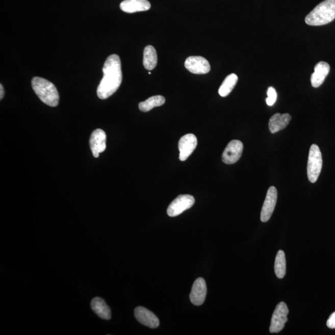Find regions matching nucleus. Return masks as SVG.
Returning a JSON list of instances; mask_svg holds the SVG:
<instances>
[{
  "label": "nucleus",
  "instance_id": "obj_17",
  "mask_svg": "<svg viewBox=\"0 0 335 335\" xmlns=\"http://www.w3.org/2000/svg\"><path fill=\"white\" fill-rule=\"evenodd\" d=\"M91 307L97 316L104 320H110L111 312L105 300L100 297H94L91 300Z\"/></svg>",
  "mask_w": 335,
  "mask_h": 335
},
{
  "label": "nucleus",
  "instance_id": "obj_10",
  "mask_svg": "<svg viewBox=\"0 0 335 335\" xmlns=\"http://www.w3.org/2000/svg\"><path fill=\"white\" fill-rule=\"evenodd\" d=\"M197 145L196 137L193 134H188L180 139L178 144L179 160L182 162L188 159L193 153Z\"/></svg>",
  "mask_w": 335,
  "mask_h": 335
},
{
  "label": "nucleus",
  "instance_id": "obj_5",
  "mask_svg": "<svg viewBox=\"0 0 335 335\" xmlns=\"http://www.w3.org/2000/svg\"><path fill=\"white\" fill-rule=\"evenodd\" d=\"M289 309L285 302L278 303L272 316L270 331L271 333H279L285 327L288 322Z\"/></svg>",
  "mask_w": 335,
  "mask_h": 335
},
{
  "label": "nucleus",
  "instance_id": "obj_2",
  "mask_svg": "<svg viewBox=\"0 0 335 335\" xmlns=\"http://www.w3.org/2000/svg\"><path fill=\"white\" fill-rule=\"evenodd\" d=\"M335 19V0H325L306 16V24L314 27L330 23Z\"/></svg>",
  "mask_w": 335,
  "mask_h": 335
},
{
  "label": "nucleus",
  "instance_id": "obj_3",
  "mask_svg": "<svg viewBox=\"0 0 335 335\" xmlns=\"http://www.w3.org/2000/svg\"><path fill=\"white\" fill-rule=\"evenodd\" d=\"M32 87L36 95L45 105L51 107H56L59 105V93L53 83L36 76L32 80Z\"/></svg>",
  "mask_w": 335,
  "mask_h": 335
},
{
  "label": "nucleus",
  "instance_id": "obj_9",
  "mask_svg": "<svg viewBox=\"0 0 335 335\" xmlns=\"http://www.w3.org/2000/svg\"><path fill=\"white\" fill-rule=\"evenodd\" d=\"M185 66L186 69L194 74H206L211 70L210 63L204 57L200 56L189 57L186 60Z\"/></svg>",
  "mask_w": 335,
  "mask_h": 335
},
{
  "label": "nucleus",
  "instance_id": "obj_18",
  "mask_svg": "<svg viewBox=\"0 0 335 335\" xmlns=\"http://www.w3.org/2000/svg\"><path fill=\"white\" fill-rule=\"evenodd\" d=\"M157 61H158V58H157L156 50L151 45H147L145 48L144 59H143V64H144L145 69L153 70L156 67Z\"/></svg>",
  "mask_w": 335,
  "mask_h": 335
},
{
  "label": "nucleus",
  "instance_id": "obj_1",
  "mask_svg": "<svg viewBox=\"0 0 335 335\" xmlns=\"http://www.w3.org/2000/svg\"><path fill=\"white\" fill-rule=\"evenodd\" d=\"M103 77L97 89L99 98L106 99L116 92L121 85L122 73L119 57L113 54L108 57L102 68Z\"/></svg>",
  "mask_w": 335,
  "mask_h": 335
},
{
  "label": "nucleus",
  "instance_id": "obj_21",
  "mask_svg": "<svg viewBox=\"0 0 335 335\" xmlns=\"http://www.w3.org/2000/svg\"><path fill=\"white\" fill-rule=\"evenodd\" d=\"M274 271L276 276L279 279H282L286 273V261L284 251L279 250L277 252L274 263Z\"/></svg>",
  "mask_w": 335,
  "mask_h": 335
},
{
  "label": "nucleus",
  "instance_id": "obj_24",
  "mask_svg": "<svg viewBox=\"0 0 335 335\" xmlns=\"http://www.w3.org/2000/svg\"><path fill=\"white\" fill-rule=\"evenodd\" d=\"M4 94H5L4 88V87H3V85L1 84L0 85V99L2 100L3 98H4Z\"/></svg>",
  "mask_w": 335,
  "mask_h": 335
},
{
  "label": "nucleus",
  "instance_id": "obj_15",
  "mask_svg": "<svg viewBox=\"0 0 335 335\" xmlns=\"http://www.w3.org/2000/svg\"><path fill=\"white\" fill-rule=\"evenodd\" d=\"M330 65L325 62H320L314 68V72L311 76V84L314 88L319 87L323 84L326 76L330 72Z\"/></svg>",
  "mask_w": 335,
  "mask_h": 335
},
{
  "label": "nucleus",
  "instance_id": "obj_12",
  "mask_svg": "<svg viewBox=\"0 0 335 335\" xmlns=\"http://www.w3.org/2000/svg\"><path fill=\"white\" fill-rule=\"evenodd\" d=\"M134 316L137 321L141 324L148 326L151 328H158L160 325V321L157 317L153 312L148 310L147 308L143 307L136 308L134 311Z\"/></svg>",
  "mask_w": 335,
  "mask_h": 335
},
{
  "label": "nucleus",
  "instance_id": "obj_14",
  "mask_svg": "<svg viewBox=\"0 0 335 335\" xmlns=\"http://www.w3.org/2000/svg\"><path fill=\"white\" fill-rule=\"evenodd\" d=\"M120 8L124 12L134 13L150 10L151 5L147 0H124Z\"/></svg>",
  "mask_w": 335,
  "mask_h": 335
},
{
  "label": "nucleus",
  "instance_id": "obj_11",
  "mask_svg": "<svg viewBox=\"0 0 335 335\" xmlns=\"http://www.w3.org/2000/svg\"><path fill=\"white\" fill-rule=\"evenodd\" d=\"M90 145L93 156L98 158L99 153L107 148V135L105 131L99 128L94 131L91 135Z\"/></svg>",
  "mask_w": 335,
  "mask_h": 335
},
{
  "label": "nucleus",
  "instance_id": "obj_7",
  "mask_svg": "<svg viewBox=\"0 0 335 335\" xmlns=\"http://www.w3.org/2000/svg\"><path fill=\"white\" fill-rule=\"evenodd\" d=\"M243 150V143L240 140H234L226 147L222 154V161L225 164L231 165L237 163L241 158Z\"/></svg>",
  "mask_w": 335,
  "mask_h": 335
},
{
  "label": "nucleus",
  "instance_id": "obj_22",
  "mask_svg": "<svg viewBox=\"0 0 335 335\" xmlns=\"http://www.w3.org/2000/svg\"><path fill=\"white\" fill-rule=\"evenodd\" d=\"M267 94L268 98L266 99V104L271 107L276 101L277 93L273 87H270L268 88Z\"/></svg>",
  "mask_w": 335,
  "mask_h": 335
},
{
  "label": "nucleus",
  "instance_id": "obj_25",
  "mask_svg": "<svg viewBox=\"0 0 335 335\" xmlns=\"http://www.w3.org/2000/svg\"><path fill=\"white\" fill-rule=\"evenodd\" d=\"M148 74H151V72H150V71H149Z\"/></svg>",
  "mask_w": 335,
  "mask_h": 335
},
{
  "label": "nucleus",
  "instance_id": "obj_6",
  "mask_svg": "<svg viewBox=\"0 0 335 335\" xmlns=\"http://www.w3.org/2000/svg\"><path fill=\"white\" fill-rule=\"evenodd\" d=\"M195 202L194 197L188 194L180 195L168 206L167 214L169 216L176 217L182 214L183 212L190 209Z\"/></svg>",
  "mask_w": 335,
  "mask_h": 335
},
{
  "label": "nucleus",
  "instance_id": "obj_13",
  "mask_svg": "<svg viewBox=\"0 0 335 335\" xmlns=\"http://www.w3.org/2000/svg\"><path fill=\"white\" fill-rule=\"evenodd\" d=\"M207 295V286L205 280L202 277L197 279L194 282L190 294V300L194 305H201L204 302Z\"/></svg>",
  "mask_w": 335,
  "mask_h": 335
},
{
  "label": "nucleus",
  "instance_id": "obj_16",
  "mask_svg": "<svg viewBox=\"0 0 335 335\" xmlns=\"http://www.w3.org/2000/svg\"><path fill=\"white\" fill-rule=\"evenodd\" d=\"M292 117L288 113L280 114H275L269 121V128L272 134H275L280 131L285 130L291 121Z\"/></svg>",
  "mask_w": 335,
  "mask_h": 335
},
{
  "label": "nucleus",
  "instance_id": "obj_8",
  "mask_svg": "<svg viewBox=\"0 0 335 335\" xmlns=\"http://www.w3.org/2000/svg\"><path fill=\"white\" fill-rule=\"evenodd\" d=\"M277 199V191L274 186H271L266 194L264 204H263L261 220L263 222H268L270 219L272 214L276 207Z\"/></svg>",
  "mask_w": 335,
  "mask_h": 335
},
{
  "label": "nucleus",
  "instance_id": "obj_19",
  "mask_svg": "<svg viewBox=\"0 0 335 335\" xmlns=\"http://www.w3.org/2000/svg\"><path fill=\"white\" fill-rule=\"evenodd\" d=\"M165 98L160 95L151 96L146 101L139 103V110L142 112H148L156 107H161L165 104Z\"/></svg>",
  "mask_w": 335,
  "mask_h": 335
},
{
  "label": "nucleus",
  "instance_id": "obj_4",
  "mask_svg": "<svg viewBox=\"0 0 335 335\" xmlns=\"http://www.w3.org/2000/svg\"><path fill=\"white\" fill-rule=\"evenodd\" d=\"M322 157L319 146L313 144L309 151L307 176L311 183H315L319 178L322 168Z\"/></svg>",
  "mask_w": 335,
  "mask_h": 335
},
{
  "label": "nucleus",
  "instance_id": "obj_23",
  "mask_svg": "<svg viewBox=\"0 0 335 335\" xmlns=\"http://www.w3.org/2000/svg\"><path fill=\"white\" fill-rule=\"evenodd\" d=\"M326 325H327L329 328H335V312L332 313L330 317H329L327 322H326Z\"/></svg>",
  "mask_w": 335,
  "mask_h": 335
},
{
  "label": "nucleus",
  "instance_id": "obj_20",
  "mask_svg": "<svg viewBox=\"0 0 335 335\" xmlns=\"http://www.w3.org/2000/svg\"><path fill=\"white\" fill-rule=\"evenodd\" d=\"M238 82L237 74L233 73L226 77L219 90L220 96L226 97L231 92Z\"/></svg>",
  "mask_w": 335,
  "mask_h": 335
}]
</instances>
